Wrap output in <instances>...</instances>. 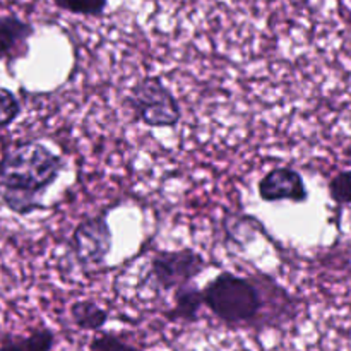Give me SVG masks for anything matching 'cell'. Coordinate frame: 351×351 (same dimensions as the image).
<instances>
[{
    "label": "cell",
    "mask_w": 351,
    "mask_h": 351,
    "mask_svg": "<svg viewBox=\"0 0 351 351\" xmlns=\"http://www.w3.org/2000/svg\"><path fill=\"white\" fill-rule=\"evenodd\" d=\"M204 307L233 329L280 328L298 315V298L264 273L216 274L204 288Z\"/></svg>",
    "instance_id": "6da1fadb"
},
{
    "label": "cell",
    "mask_w": 351,
    "mask_h": 351,
    "mask_svg": "<svg viewBox=\"0 0 351 351\" xmlns=\"http://www.w3.org/2000/svg\"><path fill=\"white\" fill-rule=\"evenodd\" d=\"M64 170V160L36 141L7 146L0 156V202L17 216L45 209L43 195Z\"/></svg>",
    "instance_id": "7a4b0ae2"
},
{
    "label": "cell",
    "mask_w": 351,
    "mask_h": 351,
    "mask_svg": "<svg viewBox=\"0 0 351 351\" xmlns=\"http://www.w3.org/2000/svg\"><path fill=\"white\" fill-rule=\"evenodd\" d=\"M123 103L134 119L151 129H171L182 120L180 103L158 75H146L137 81Z\"/></svg>",
    "instance_id": "3957f363"
},
{
    "label": "cell",
    "mask_w": 351,
    "mask_h": 351,
    "mask_svg": "<svg viewBox=\"0 0 351 351\" xmlns=\"http://www.w3.org/2000/svg\"><path fill=\"white\" fill-rule=\"evenodd\" d=\"M209 267L202 254L194 249L158 250L149 261V283L161 291H175L194 283Z\"/></svg>",
    "instance_id": "277c9868"
},
{
    "label": "cell",
    "mask_w": 351,
    "mask_h": 351,
    "mask_svg": "<svg viewBox=\"0 0 351 351\" xmlns=\"http://www.w3.org/2000/svg\"><path fill=\"white\" fill-rule=\"evenodd\" d=\"M113 233L106 219V211L84 218L75 225L71 237V254L82 267H96L105 263L112 250Z\"/></svg>",
    "instance_id": "5b68a950"
},
{
    "label": "cell",
    "mask_w": 351,
    "mask_h": 351,
    "mask_svg": "<svg viewBox=\"0 0 351 351\" xmlns=\"http://www.w3.org/2000/svg\"><path fill=\"white\" fill-rule=\"evenodd\" d=\"M257 192L264 202L290 201L304 204L308 199L307 185L300 171L291 167H274L257 182Z\"/></svg>",
    "instance_id": "8992f818"
},
{
    "label": "cell",
    "mask_w": 351,
    "mask_h": 351,
    "mask_svg": "<svg viewBox=\"0 0 351 351\" xmlns=\"http://www.w3.org/2000/svg\"><path fill=\"white\" fill-rule=\"evenodd\" d=\"M33 34L34 26L27 21L14 14L0 16V60L14 62L26 57Z\"/></svg>",
    "instance_id": "52a82bcc"
},
{
    "label": "cell",
    "mask_w": 351,
    "mask_h": 351,
    "mask_svg": "<svg viewBox=\"0 0 351 351\" xmlns=\"http://www.w3.org/2000/svg\"><path fill=\"white\" fill-rule=\"evenodd\" d=\"M202 307H204V295H202L201 288L195 287L194 283L185 285V287L175 290L173 307L165 311L163 317L173 322H195L201 315Z\"/></svg>",
    "instance_id": "ba28073f"
},
{
    "label": "cell",
    "mask_w": 351,
    "mask_h": 351,
    "mask_svg": "<svg viewBox=\"0 0 351 351\" xmlns=\"http://www.w3.org/2000/svg\"><path fill=\"white\" fill-rule=\"evenodd\" d=\"M55 332L48 328H38L27 335H7L0 341V351H51Z\"/></svg>",
    "instance_id": "9c48e42d"
},
{
    "label": "cell",
    "mask_w": 351,
    "mask_h": 351,
    "mask_svg": "<svg viewBox=\"0 0 351 351\" xmlns=\"http://www.w3.org/2000/svg\"><path fill=\"white\" fill-rule=\"evenodd\" d=\"M71 317L74 324L82 331H101L108 322L110 314L103 307H99L95 300H75L71 305Z\"/></svg>",
    "instance_id": "30bf717a"
},
{
    "label": "cell",
    "mask_w": 351,
    "mask_h": 351,
    "mask_svg": "<svg viewBox=\"0 0 351 351\" xmlns=\"http://www.w3.org/2000/svg\"><path fill=\"white\" fill-rule=\"evenodd\" d=\"M60 10L82 17H101L105 16L108 0H53Z\"/></svg>",
    "instance_id": "8fae6325"
},
{
    "label": "cell",
    "mask_w": 351,
    "mask_h": 351,
    "mask_svg": "<svg viewBox=\"0 0 351 351\" xmlns=\"http://www.w3.org/2000/svg\"><path fill=\"white\" fill-rule=\"evenodd\" d=\"M89 351H143L132 345L123 335L117 332H99L89 343Z\"/></svg>",
    "instance_id": "7c38bea8"
},
{
    "label": "cell",
    "mask_w": 351,
    "mask_h": 351,
    "mask_svg": "<svg viewBox=\"0 0 351 351\" xmlns=\"http://www.w3.org/2000/svg\"><path fill=\"white\" fill-rule=\"evenodd\" d=\"M21 112H23V106H21L16 93L0 86V130L12 125L17 117L21 115Z\"/></svg>",
    "instance_id": "4fadbf2b"
},
{
    "label": "cell",
    "mask_w": 351,
    "mask_h": 351,
    "mask_svg": "<svg viewBox=\"0 0 351 351\" xmlns=\"http://www.w3.org/2000/svg\"><path fill=\"white\" fill-rule=\"evenodd\" d=\"M329 195L332 201L339 206L351 204V170H345L336 173L329 180Z\"/></svg>",
    "instance_id": "5bb4252c"
}]
</instances>
